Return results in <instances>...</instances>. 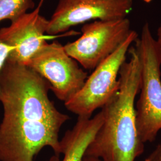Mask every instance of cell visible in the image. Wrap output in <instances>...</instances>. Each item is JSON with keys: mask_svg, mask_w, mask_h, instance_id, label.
<instances>
[{"mask_svg": "<svg viewBox=\"0 0 161 161\" xmlns=\"http://www.w3.org/2000/svg\"><path fill=\"white\" fill-rule=\"evenodd\" d=\"M138 37V34L132 30L121 46L88 76L80 90L64 103L67 109L80 117L91 118L96 110L108 103L119 88L121 66L126 60L130 47Z\"/></svg>", "mask_w": 161, "mask_h": 161, "instance_id": "277c9868", "label": "cell"}, {"mask_svg": "<svg viewBox=\"0 0 161 161\" xmlns=\"http://www.w3.org/2000/svg\"><path fill=\"white\" fill-rule=\"evenodd\" d=\"M13 49L12 47L0 41V73L6 64ZM0 100H1V89H0Z\"/></svg>", "mask_w": 161, "mask_h": 161, "instance_id": "8fae6325", "label": "cell"}, {"mask_svg": "<svg viewBox=\"0 0 161 161\" xmlns=\"http://www.w3.org/2000/svg\"><path fill=\"white\" fill-rule=\"evenodd\" d=\"M0 89V161H34L45 147L60 155L58 133L70 117L48 97V82L28 66L7 60Z\"/></svg>", "mask_w": 161, "mask_h": 161, "instance_id": "6da1fadb", "label": "cell"}, {"mask_svg": "<svg viewBox=\"0 0 161 161\" xmlns=\"http://www.w3.org/2000/svg\"><path fill=\"white\" fill-rule=\"evenodd\" d=\"M34 7V0H0V22H13Z\"/></svg>", "mask_w": 161, "mask_h": 161, "instance_id": "30bf717a", "label": "cell"}, {"mask_svg": "<svg viewBox=\"0 0 161 161\" xmlns=\"http://www.w3.org/2000/svg\"><path fill=\"white\" fill-rule=\"evenodd\" d=\"M134 0H59L47 34L55 35L92 20H113L127 17Z\"/></svg>", "mask_w": 161, "mask_h": 161, "instance_id": "52a82bcc", "label": "cell"}, {"mask_svg": "<svg viewBox=\"0 0 161 161\" xmlns=\"http://www.w3.org/2000/svg\"><path fill=\"white\" fill-rule=\"evenodd\" d=\"M142 1H144L145 3H147V4H149L153 1V0H142Z\"/></svg>", "mask_w": 161, "mask_h": 161, "instance_id": "9a60e30c", "label": "cell"}, {"mask_svg": "<svg viewBox=\"0 0 161 161\" xmlns=\"http://www.w3.org/2000/svg\"><path fill=\"white\" fill-rule=\"evenodd\" d=\"M82 35L64 46L67 54L86 70H94L121 46L132 30L126 17L85 23Z\"/></svg>", "mask_w": 161, "mask_h": 161, "instance_id": "5b68a950", "label": "cell"}, {"mask_svg": "<svg viewBox=\"0 0 161 161\" xmlns=\"http://www.w3.org/2000/svg\"><path fill=\"white\" fill-rule=\"evenodd\" d=\"M82 161H102L100 159L96 158L94 157H92V156H84L83 159Z\"/></svg>", "mask_w": 161, "mask_h": 161, "instance_id": "5bb4252c", "label": "cell"}, {"mask_svg": "<svg viewBox=\"0 0 161 161\" xmlns=\"http://www.w3.org/2000/svg\"><path fill=\"white\" fill-rule=\"evenodd\" d=\"M155 40L156 47L161 60V23L157 30V38H155Z\"/></svg>", "mask_w": 161, "mask_h": 161, "instance_id": "4fadbf2b", "label": "cell"}, {"mask_svg": "<svg viewBox=\"0 0 161 161\" xmlns=\"http://www.w3.org/2000/svg\"><path fill=\"white\" fill-rule=\"evenodd\" d=\"M48 82L56 97L66 103L83 86L88 74L58 41L47 43L27 64Z\"/></svg>", "mask_w": 161, "mask_h": 161, "instance_id": "8992f818", "label": "cell"}, {"mask_svg": "<svg viewBox=\"0 0 161 161\" xmlns=\"http://www.w3.org/2000/svg\"><path fill=\"white\" fill-rule=\"evenodd\" d=\"M43 0L32 12H28L9 26L0 29V41L12 47L7 60L27 65L35 54L48 43V20L40 14Z\"/></svg>", "mask_w": 161, "mask_h": 161, "instance_id": "ba28073f", "label": "cell"}, {"mask_svg": "<svg viewBox=\"0 0 161 161\" xmlns=\"http://www.w3.org/2000/svg\"><path fill=\"white\" fill-rule=\"evenodd\" d=\"M144 161H161V143L148 156Z\"/></svg>", "mask_w": 161, "mask_h": 161, "instance_id": "7c38bea8", "label": "cell"}, {"mask_svg": "<svg viewBox=\"0 0 161 161\" xmlns=\"http://www.w3.org/2000/svg\"><path fill=\"white\" fill-rule=\"evenodd\" d=\"M103 113L101 110L93 118L78 116L72 130L67 131L60 141L62 161L58 156H53L47 161H82L86 149L92 142L103 122Z\"/></svg>", "mask_w": 161, "mask_h": 161, "instance_id": "9c48e42d", "label": "cell"}, {"mask_svg": "<svg viewBox=\"0 0 161 161\" xmlns=\"http://www.w3.org/2000/svg\"><path fill=\"white\" fill-rule=\"evenodd\" d=\"M128 53V61H125L119 70V88L102 108L103 124L85 156L102 161H134L144 152V144L137 131L135 113L141 80L140 59L136 47H130Z\"/></svg>", "mask_w": 161, "mask_h": 161, "instance_id": "7a4b0ae2", "label": "cell"}, {"mask_svg": "<svg viewBox=\"0 0 161 161\" xmlns=\"http://www.w3.org/2000/svg\"><path fill=\"white\" fill-rule=\"evenodd\" d=\"M135 42L141 64L136 124L138 137L145 144L154 142L161 130V60L149 23H144Z\"/></svg>", "mask_w": 161, "mask_h": 161, "instance_id": "3957f363", "label": "cell"}]
</instances>
